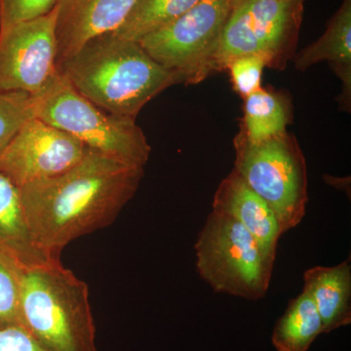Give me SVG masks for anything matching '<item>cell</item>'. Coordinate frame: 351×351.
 Masks as SVG:
<instances>
[{
    "label": "cell",
    "instance_id": "2",
    "mask_svg": "<svg viewBox=\"0 0 351 351\" xmlns=\"http://www.w3.org/2000/svg\"><path fill=\"white\" fill-rule=\"evenodd\" d=\"M58 69L97 107L135 120L152 99L182 83L177 73L154 61L138 41L112 32L88 41Z\"/></svg>",
    "mask_w": 351,
    "mask_h": 351
},
{
    "label": "cell",
    "instance_id": "17",
    "mask_svg": "<svg viewBox=\"0 0 351 351\" xmlns=\"http://www.w3.org/2000/svg\"><path fill=\"white\" fill-rule=\"evenodd\" d=\"M240 133L252 143L263 142L287 132L291 108L282 94L261 88L244 99Z\"/></svg>",
    "mask_w": 351,
    "mask_h": 351
},
{
    "label": "cell",
    "instance_id": "3",
    "mask_svg": "<svg viewBox=\"0 0 351 351\" xmlns=\"http://www.w3.org/2000/svg\"><path fill=\"white\" fill-rule=\"evenodd\" d=\"M20 324L48 351H98L89 288L60 258L25 267Z\"/></svg>",
    "mask_w": 351,
    "mask_h": 351
},
{
    "label": "cell",
    "instance_id": "1",
    "mask_svg": "<svg viewBox=\"0 0 351 351\" xmlns=\"http://www.w3.org/2000/svg\"><path fill=\"white\" fill-rule=\"evenodd\" d=\"M143 177L144 168L88 149L66 172L25 184L21 197L34 244L46 257L60 258L73 240L112 225Z\"/></svg>",
    "mask_w": 351,
    "mask_h": 351
},
{
    "label": "cell",
    "instance_id": "5",
    "mask_svg": "<svg viewBox=\"0 0 351 351\" xmlns=\"http://www.w3.org/2000/svg\"><path fill=\"white\" fill-rule=\"evenodd\" d=\"M195 249L198 274L214 292L248 301L267 295L276 256L239 221L212 211Z\"/></svg>",
    "mask_w": 351,
    "mask_h": 351
},
{
    "label": "cell",
    "instance_id": "16",
    "mask_svg": "<svg viewBox=\"0 0 351 351\" xmlns=\"http://www.w3.org/2000/svg\"><path fill=\"white\" fill-rule=\"evenodd\" d=\"M323 334L322 321L311 295L302 291L276 321L271 343L276 351H308Z\"/></svg>",
    "mask_w": 351,
    "mask_h": 351
},
{
    "label": "cell",
    "instance_id": "24",
    "mask_svg": "<svg viewBox=\"0 0 351 351\" xmlns=\"http://www.w3.org/2000/svg\"><path fill=\"white\" fill-rule=\"evenodd\" d=\"M240 1V0H230V3H232V5H234V4H237V2Z\"/></svg>",
    "mask_w": 351,
    "mask_h": 351
},
{
    "label": "cell",
    "instance_id": "13",
    "mask_svg": "<svg viewBox=\"0 0 351 351\" xmlns=\"http://www.w3.org/2000/svg\"><path fill=\"white\" fill-rule=\"evenodd\" d=\"M311 295L329 334L351 323L350 258L334 267L316 265L304 272V290Z\"/></svg>",
    "mask_w": 351,
    "mask_h": 351
},
{
    "label": "cell",
    "instance_id": "15",
    "mask_svg": "<svg viewBox=\"0 0 351 351\" xmlns=\"http://www.w3.org/2000/svg\"><path fill=\"white\" fill-rule=\"evenodd\" d=\"M0 251L10 254L25 267L45 262L46 257L36 248L23 208L21 189L0 172Z\"/></svg>",
    "mask_w": 351,
    "mask_h": 351
},
{
    "label": "cell",
    "instance_id": "9",
    "mask_svg": "<svg viewBox=\"0 0 351 351\" xmlns=\"http://www.w3.org/2000/svg\"><path fill=\"white\" fill-rule=\"evenodd\" d=\"M55 8L0 32V93L36 96L59 73Z\"/></svg>",
    "mask_w": 351,
    "mask_h": 351
},
{
    "label": "cell",
    "instance_id": "8",
    "mask_svg": "<svg viewBox=\"0 0 351 351\" xmlns=\"http://www.w3.org/2000/svg\"><path fill=\"white\" fill-rule=\"evenodd\" d=\"M232 9L230 0H200L138 43L154 61L177 73L182 83L197 84L206 80L207 64Z\"/></svg>",
    "mask_w": 351,
    "mask_h": 351
},
{
    "label": "cell",
    "instance_id": "20",
    "mask_svg": "<svg viewBox=\"0 0 351 351\" xmlns=\"http://www.w3.org/2000/svg\"><path fill=\"white\" fill-rule=\"evenodd\" d=\"M34 100L25 92L0 93V152L15 137L23 124L34 117Z\"/></svg>",
    "mask_w": 351,
    "mask_h": 351
},
{
    "label": "cell",
    "instance_id": "10",
    "mask_svg": "<svg viewBox=\"0 0 351 351\" xmlns=\"http://www.w3.org/2000/svg\"><path fill=\"white\" fill-rule=\"evenodd\" d=\"M87 149L66 132L32 117L0 152V172L22 188L71 169Z\"/></svg>",
    "mask_w": 351,
    "mask_h": 351
},
{
    "label": "cell",
    "instance_id": "14",
    "mask_svg": "<svg viewBox=\"0 0 351 351\" xmlns=\"http://www.w3.org/2000/svg\"><path fill=\"white\" fill-rule=\"evenodd\" d=\"M293 60L299 71H306L320 62L331 64L343 82V103L348 106L351 93V0H343L322 36L295 54Z\"/></svg>",
    "mask_w": 351,
    "mask_h": 351
},
{
    "label": "cell",
    "instance_id": "7",
    "mask_svg": "<svg viewBox=\"0 0 351 351\" xmlns=\"http://www.w3.org/2000/svg\"><path fill=\"white\" fill-rule=\"evenodd\" d=\"M234 169L276 214L282 234L300 225L308 203L306 161L297 138L288 132L252 143L234 138Z\"/></svg>",
    "mask_w": 351,
    "mask_h": 351
},
{
    "label": "cell",
    "instance_id": "4",
    "mask_svg": "<svg viewBox=\"0 0 351 351\" xmlns=\"http://www.w3.org/2000/svg\"><path fill=\"white\" fill-rule=\"evenodd\" d=\"M32 100L34 117L77 138L87 149L135 167L144 168L149 161L152 147L136 120L97 107L60 71Z\"/></svg>",
    "mask_w": 351,
    "mask_h": 351
},
{
    "label": "cell",
    "instance_id": "21",
    "mask_svg": "<svg viewBox=\"0 0 351 351\" xmlns=\"http://www.w3.org/2000/svg\"><path fill=\"white\" fill-rule=\"evenodd\" d=\"M267 68V60L262 56L237 58L228 64L233 89L245 99L262 88L263 69Z\"/></svg>",
    "mask_w": 351,
    "mask_h": 351
},
{
    "label": "cell",
    "instance_id": "22",
    "mask_svg": "<svg viewBox=\"0 0 351 351\" xmlns=\"http://www.w3.org/2000/svg\"><path fill=\"white\" fill-rule=\"evenodd\" d=\"M57 2L58 0H0V32L47 15Z\"/></svg>",
    "mask_w": 351,
    "mask_h": 351
},
{
    "label": "cell",
    "instance_id": "6",
    "mask_svg": "<svg viewBox=\"0 0 351 351\" xmlns=\"http://www.w3.org/2000/svg\"><path fill=\"white\" fill-rule=\"evenodd\" d=\"M306 0H240L232 6L206 78L237 58L262 56L267 68L282 69L295 56Z\"/></svg>",
    "mask_w": 351,
    "mask_h": 351
},
{
    "label": "cell",
    "instance_id": "11",
    "mask_svg": "<svg viewBox=\"0 0 351 351\" xmlns=\"http://www.w3.org/2000/svg\"><path fill=\"white\" fill-rule=\"evenodd\" d=\"M138 0H58L55 6L57 64L92 38L125 22Z\"/></svg>",
    "mask_w": 351,
    "mask_h": 351
},
{
    "label": "cell",
    "instance_id": "23",
    "mask_svg": "<svg viewBox=\"0 0 351 351\" xmlns=\"http://www.w3.org/2000/svg\"><path fill=\"white\" fill-rule=\"evenodd\" d=\"M0 351L48 350L39 345L25 328L21 325H14L0 328Z\"/></svg>",
    "mask_w": 351,
    "mask_h": 351
},
{
    "label": "cell",
    "instance_id": "12",
    "mask_svg": "<svg viewBox=\"0 0 351 351\" xmlns=\"http://www.w3.org/2000/svg\"><path fill=\"white\" fill-rule=\"evenodd\" d=\"M213 211L239 221L265 250L276 256L282 232L276 214L234 169L219 184Z\"/></svg>",
    "mask_w": 351,
    "mask_h": 351
},
{
    "label": "cell",
    "instance_id": "18",
    "mask_svg": "<svg viewBox=\"0 0 351 351\" xmlns=\"http://www.w3.org/2000/svg\"><path fill=\"white\" fill-rule=\"evenodd\" d=\"M200 0H138L114 36L140 40L147 34L169 24L189 11Z\"/></svg>",
    "mask_w": 351,
    "mask_h": 351
},
{
    "label": "cell",
    "instance_id": "19",
    "mask_svg": "<svg viewBox=\"0 0 351 351\" xmlns=\"http://www.w3.org/2000/svg\"><path fill=\"white\" fill-rule=\"evenodd\" d=\"M25 267L0 251V328L20 324L21 295Z\"/></svg>",
    "mask_w": 351,
    "mask_h": 351
}]
</instances>
